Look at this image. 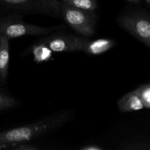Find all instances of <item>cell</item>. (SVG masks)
<instances>
[{"instance_id":"obj_1","label":"cell","mask_w":150,"mask_h":150,"mask_svg":"<svg viewBox=\"0 0 150 150\" xmlns=\"http://www.w3.org/2000/svg\"><path fill=\"white\" fill-rule=\"evenodd\" d=\"M71 117L68 110L59 111L34 123L0 132V149H10L16 144L29 142L54 131L68 122Z\"/></svg>"},{"instance_id":"obj_2","label":"cell","mask_w":150,"mask_h":150,"mask_svg":"<svg viewBox=\"0 0 150 150\" xmlns=\"http://www.w3.org/2000/svg\"><path fill=\"white\" fill-rule=\"evenodd\" d=\"M61 26H40L26 23L19 15H9L0 17V35L13 39L26 35H45L57 30Z\"/></svg>"},{"instance_id":"obj_3","label":"cell","mask_w":150,"mask_h":150,"mask_svg":"<svg viewBox=\"0 0 150 150\" xmlns=\"http://www.w3.org/2000/svg\"><path fill=\"white\" fill-rule=\"evenodd\" d=\"M59 16L69 26L81 36L88 38L95 33L96 16L94 11L76 8L59 1Z\"/></svg>"},{"instance_id":"obj_4","label":"cell","mask_w":150,"mask_h":150,"mask_svg":"<svg viewBox=\"0 0 150 150\" xmlns=\"http://www.w3.org/2000/svg\"><path fill=\"white\" fill-rule=\"evenodd\" d=\"M118 23L122 29L144 45L150 48V20L144 13H132L120 16Z\"/></svg>"},{"instance_id":"obj_5","label":"cell","mask_w":150,"mask_h":150,"mask_svg":"<svg viewBox=\"0 0 150 150\" xmlns=\"http://www.w3.org/2000/svg\"><path fill=\"white\" fill-rule=\"evenodd\" d=\"M0 4L23 12L59 16V0H0Z\"/></svg>"},{"instance_id":"obj_6","label":"cell","mask_w":150,"mask_h":150,"mask_svg":"<svg viewBox=\"0 0 150 150\" xmlns=\"http://www.w3.org/2000/svg\"><path fill=\"white\" fill-rule=\"evenodd\" d=\"M88 40L85 37L67 34H54L40 40L46 44L53 52L83 51Z\"/></svg>"},{"instance_id":"obj_7","label":"cell","mask_w":150,"mask_h":150,"mask_svg":"<svg viewBox=\"0 0 150 150\" xmlns=\"http://www.w3.org/2000/svg\"><path fill=\"white\" fill-rule=\"evenodd\" d=\"M115 41L108 38H100L95 40H88L83 51L90 55H100L111 49L115 46Z\"/></svg>"},{"instance_id":"obj_8","label":"cell","mask_w":150,"mask_h":150,"mask_svg":"<svg viewBox=\"0 0 150 150\" xmlns=\"http://www.w3.org/2000/svg\"><path fill=\"white\" fill-rule=\"evenodd\" d=\"M10 64V40L0 35V82H4Z\"/></svg>"},{"instance_id":"obj_9","label":"cell","mask_w":150,"mask_h":150,"mask_svg":"<svg viewBox=\"0 0 150 150\" xmlns=\"http://www.w3.org/2000/svg\"><path fill=\"white\" fill-rule=\"evenodd\" d=\"M117 105L122 112H132L144 108L143 103L134 91L123 95L117 102Z\"/></svg>"},{"instance_id":"obj_10","label":"cell","mask_w":150,"mask_h":150,"mask_svg":"<svg viewBox=\"0 0 150 150\" xmlns=\"http://www.w3.org/2000/svg\"><path fill=\"white\" fill-rule=\"evenodd\" d=\"M30 51L33 56L34 62L38 64L46 62L52 58L53 51L46 44L40 40H38L37 43L32 45Z\"/></svg>"},{"instance_id":"obj_11","label":"cell","mask_w":150,"mask_h":150,"mask_svg":"<svg viewBox=\"0 0 150 150\" xmlns=\"http://www.w3.org/2000/svg\"><path fill=\"white\" fill-rule=\"evenodd\" d=\"M66 4L87 10V11H95L98 7L97 0H59Z\"/></svg>"},{"instance_id":"obj_12","label":"cell","mask_w":150,"mask_h":150,"mask_svg":"<svg viewBox=\"0 0 150 150\" xmlns=\"http://www.w3.org/2000/svg\"><path fill=\"white\" fill-rule=\"evenodd\" d=\"M138 95L139 99L143 103L144 108L149 109L150 108V84L149 83H144L138 86L133 90Z\"/></svg>"},{"instance_id":"obj_13","label":"cell","mask_w":150,"mask_h":150,"mask_svg":"<svg viewBox=\"0 0 150 150\" xmlns=\"http://www.w3.org/2000/svg\"><path fill=\"white\" fill-rule=\"evenodd\" d=\"M16 104L17 102L13 97L0 90V111L13 108Z\"/></svg>"},{"instance_id":"obj_14","label":"cell","mask_w":150,"mask_h":150,"mask_svg":"<svg viewBox=\"0 0 150 150\" xmlns=\"http://www.w3.org/2000/svg\"><path fill=\"white\" fill-rule=\"evenodd\" d=\"M10 149L15 150H39L40 148L39 146L34 145L29 142H23V143L16 144L13 145L10 147Z\"/></svg>"},{"instance_id":"obj_15","label":"cell","mask_w":150,"mask_h":150,"mask_svg":"<svg viewBox=\"0 0 150 150\" xmlns=\"http://www.w3.org/2000/svg\"><path fill=\"white\" fill-rule=\"evenodd\" d=\"M81 150H103L104 149V148H103L102 146H99V145L96 144H89L86 145V146H83L82 147L80 148Z\"/></svg>"},{"instance_id":"obj_16","label":"cell","mask_w":150,"mask_h":150,"mask_svg":"<svg viewBox=\"0 0 150 150\" xmlns=\"http://www.w3.org/2000/svg\"><path fill=\"white\" fill-rule=\"evenodd\" d=\"M129 1H132V2H139L140 0H127Z\"/></svg>"},{"instance_id":"obj_17","label":"cell","mask_w":150,"mask_h":150,"mask_svg":"<svg viewBox=\"0 0 150 150\" xmlns=\"http://www.w3.org/2000/svg\"></svg>"}]
</instances>
